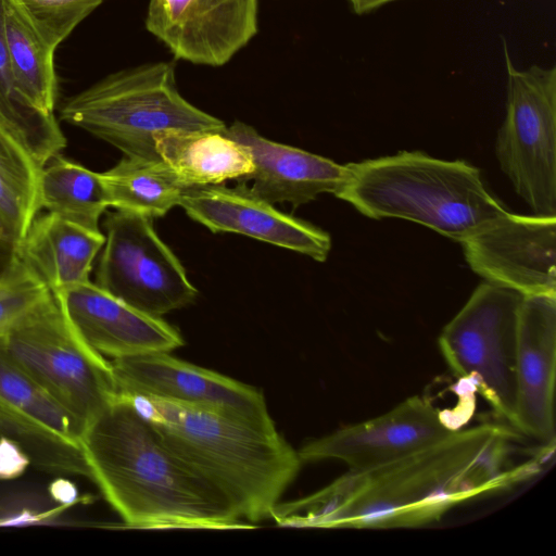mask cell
Segmentation results:
<instances>
[{
  "label": "cell",
  "mask_w": 556,
  "mask_h": 556,
  "mask_svg": "<svg viewBox=\"0 0 556 556\" xmlns=\"http://www.w3.org/2000/svg\"><path fill=\"white\" fill-rule=\"evenodd\" d=\"M514 433L494 424L455 429L384 465L349 470L318 492L277 504L271 518L293 527L388 530L439 521L450 509L518 484L539 462L511 466Z\"/></svg>",
  "instance_id": "cell-1"
},
{
  "label": "cell",
  "mask_w": 556,
  "mask_h": 556,
  "mask_svg": "<svg viewBox=\"0 0 556 556\" xmlns=\"http://www.w3.org/2000/svg\"><path fill=\"white\" fill-rule=\"evenodd\" d=\"M80 448L89 478L127 528H255L167 446L130 397L119 394L85 427Z\"/></svg>",
  "instance_id": "cell-2"
},
{
  "label": "cell",
  "mask_w": 556,
  "mask_h": 556,
  "mask_svg": "<svg viewBox=\"0 0 556 556\" xmlns=\"http://www.w3.org/2000/svg\"><path fill=\"white\" fill-rule=\"evenodd\" d=\"M132 400L167 446L212 482L251 525L271 517L303 464L275 426L202 407Z\"/></svg>",
  "instance_id": "cell-3"
},
{
  "label": "cell",
  "mask_w": 556,
  "mask_h": 556,
  "mask_svg": "<svg viewBox=\"0 0 556 556\" xmlns=\"http://www.w3.org/2000/svg\"><path fill=\"white\" fill-rule=\"evenodd\" d=\"M336 197L361 214L418 223L459 241L507 212L489 191L480 169L420 151L352 162Z\"/></svg>",
  "instance_id": "cell-4"
},
{
  "label": "cell",
  "mask_w": 556,
  "mask_h": 556,
  "mask_svg": "<svg viewBox=\"0 0 556 556\" xmlns=\"http://www.w3.org/2000/svg\"><path fill=\"white\" fill-rule=\"evenodd\" d=\"M62 121L121 150L126 156L161 159L154 137L168 129L225 132L226 124L179 92L174 64L159 61L114 72L68 98Z\"/></svg>",
  "instance_id": "cell-5"
},
{
  "label": "cell",
  "mask_w": 556,
  "mask_h": 556,
  "mask_svg": "<svg viewBox=\"0 0 556 556\" xmlns=\"http://www.w3.org/2000/svg\"><path fill=\"white\" fill-rule=\"evenodd\" d=\"M0 344L84 429L119 395L110 361L78 338L52 292Z\"/></svg>",
  "instance_id": "cell-6"
},
{
  "label": "cell",
  "mask_w": 556,
  "mask_h": 556,
  "mask_svg": "<svg viewBox=\"0 0 556 556\" xmlns=\"http://www.w3.org/2000/svg\"><path fill=\"white\" fill-rule=\"evenodd\" d=\"M525 295L484 281L442 329L438 345L459 379L473 384L496 415L514 426L516 352Z\"/></svg>",
  "instance_id": "cell-7"
},
{
  "label": "cell",
  "mask_w": 556,
  "mask_h": 556,
  "mask_svg": "<svg viewBox=\"0 0 556 556\" xmlns=\"http://www.w3.org/2000/svg\"><path fill=\"white\" fill-rule=\"evenodd\" d=\"M506 116L495 155L516 192L535 215L556 216V68L518 70L504 45Z\"/></svg>",
  "instance_id": "cell-8"
},
{
  "label": "cell",
  "mask_w": 556,
  "mask_h": 556,
  "mask_svg": "<svg viewBox=\"0 0 556 556\" xmlns=\"http://www.w3.org/2000/svg\"><path fill=\"white\" fill-rule=\"evenodd\" d=\"M152 220L122 210L106 215L94 283L137 311L162 317L191 304L198 290Z\"/></svg>",
  "instance_id": "cell-9"
},
{
  "label": "cell",
  "mask_w": 556,
  "mask_h": 556,
  "mask_svg": "<svg viewBox=\"0 0 556 556\" xmlns=\"http://www.w3.org/2000/svg\"><path fill=\"white\" fill-rule=\"evenodd\" d=\"M110 364L121 395L202 407L275 426L260 390L169 352L114 358Z\"/></svg>",
  "instance_id": "cell-10"
},
{
  "label": "cell",
  "mask_w": 556,
  "mask_h": 556,
  "mask_svg": "<svg viewBox=\"0 0 556 556\" xmlns=\"http://www.w3.org/2000/svg\"><path fill=\"white\" fill-rule=\"evenodd\" d=\"M556 216L508 211L458 242L469 267L485 281L525 296H556Z\"/></svg>",
  "instance_id": "cell-11"
},
{
  "label": "cell",
  "mask_w": 556,
  "mask_h": 556,
  "mask_svg": "<svg viewBox=\"0 0 556 556\" xmlns=\"http://www.w3.org/2000/svg\"><path fill=\"white\" fill-rule=\"evenodd\" d=\"M78 419L27 375L0 344V432L15 440L31 462L89 477Z\"/></svg>",
  "instance_id": "cell-12"
},
{
  "label": "cell",
  "mask_w": 556,
  "mask_h": 556,
  "mask_svg": "<svg viewBox=\"0 0 556 556\" xmlns=\"http://www.w3.org/2000/svg\"><path fill=\"white\" fill-rule=\"evenodd\" d=\"M454 430L430 400L413 395L381 415L309 441L298 454L302 463L333 459L349 470H366L409 455Z\"/></svg>",
  "instance_id": "cell-13"
},
{
  "label": "cell",
  "mask_w": 556,
  "mask_h": 556,
  "mask_svg": "<svg viewBox=\"0 0 556 556\" xmlns=\"http://www.w3.org/2000/svg\"><path fill=\"white\" fill-rule=\"evenodd\" d=\"M258 0H149L146 27L176 59L222 66L258 30Z\"/></svg>",
  "instance_id": "cell-14"
},
{
  "label": "cell",
  "mask_w": 556,
  "mask_h": 556,
  "mask_svg": "<svg viewBox=\"0 0 556 556\" xmlns=\"http://www.w3.org/2000/svg\"><path fill=\"white\" fill-rule=\"evenodd\" d=\"M179 206L213 232H235L268 242L315 261L325 262L331 249L329 233L277 210L251 191L245 182L192 186L185 190Z\"/></svg>",
  "instance_id": "cell-15"
},
{
  "label": "cell",
  "mask_w": 556,
  "mask_h": 556,
  "mask_svg": "<svg viewBox=\"0 0 556 556\" xmlns=\"http://www.w3.org/2000/svg\"><path fill=\"white\" fill-rule=\"evenodd\" d=\"M78 338L102 356L172 352L184 345L177 328L137 311L90 280L53 293Z\"/></svg>",
  "instance_id": "cell-16"
},
{
  "label": "cell",
  "mask_w": 556,
  "mask_h": 556,
  "mask_svg": "<svg viewBox=\"0 0 556 556\" xmlns=\"http://www.w3.org/2000/svg\"><path fill=\"white\" fill-rule=\"evenodd\" d=\"M556 296H525L516 352L514 428L542 443L555 441Z\"/></svg>",
  "instance_id": "cell-17"
},
{
  "label": "cell",
  "mask_w": 556,
  "mask_h": 556,
  "mask_svg": "<svg viewBox=\"0 0 556 556\" xmlns=\"http://www.w3.org/2000/svg\"><path fill=\"white\" fill-rule=\"evenodd\" d=\"M224 134L243 144L253 160V170L238 182L251 181V191L271 204L288 202L296 207L321 193L336 194L345 179V165L269 140L240 121Z\"/></svg>",
  "instance_id": "cell-18"
},
{
  "label": "cell",
  "mask_w": 556,
  "mask_h": 556,
  "mask_svg": "<svg viewBox=\"0 0 556 556\" xmlns=\"http://www.w3.org/2000/svg\"><path fill=\"white\" fill-rule=\"evenodd\" d=\"M105 236L48 213L35 217L18 245V258L52 292L89 281Z\"/></svg>",
  "instance_id": "cell-19"
},
{
  "label": "cell",
  "mask_w": 556,
  "mask_h": 556,
  "mask_svg": "<svg viewBox=\"0 0 556 556\" xmlns=\"http://www.w3.org/2000/svg\"><path fill=\"white\" fill-rule=\"evenodd\" d=\"M159 156L187 186L241 180L253 170L249 150L224 132L168 129L154 137Z\"/></svg>",
  "instance_id": "cell-20"
},
{
  "label": "cell",
  "mask_w": 556,
  "mask_h": 556,
  "mask_svg": "<svg viewBox=\"0 0 556 556\" xmlns=\"http://www.w3.org/2000/svg\"><path fill=\"white\" fill-rule=\"evenodd\" d=\"M10 65L20 92L40 111L53 114L58 83L52 48L38 33L18 0H3Z\"/></svg>",
  "instance_id": "cell-21"
},
{
  "label": "cell",
  "mask_w": 556,
  "mask_h": 556,
  "mask_svg": "<svg viewBox=\"0 0 556 556\" xmlns=\"http://www.w3.org/2000/svg\"><path fill=\"white\" fill-rule=\"evenodd\" d=\"M100 176L110 206L152 219L179 205L185 190L189 188L162 159L125 155Z\"/></svg>",
  "instance_id": "cell-22"
},
{
  "label": "cell",
  "mask_w": 556,
  "mask_h": 556,
  "mask_svg": "<svg viewBox=\"0 0 556 556\" xmlns=\"http://www.w3.org/2000/svg\"><path fill=\"white\" fill-rule=\"evenodd\" d=\"M39 204L66 222L100 231L99 220L110 200L100 173L58 154L41 167Z\"/></svg>",
  "instance_id": "cell-23"
},
{
  "label": "cell",
  "mask_w": 556,
  "mask_h": 556,
  "mask_svg": "<svg viewBox=\"0 0 556 556\" xmlns=\"http://www.w3.org/2000/svg\"><path fill=\"white\" fill-rule=\"evenodd\" d=\"M0 127L41 167L66 146L54 114L35 108L15 85L4 33L3 0H0Z\"/></svg>",
  "instance_id": "cell-24"
},
{
  "label": "cell",
  "mask_w": 556,
  "mask_h": 556,
  "mask_svg": "<svg viewBox=\"0 0 556 556\" xmlns=\"http://www.w3.org/2000/svg\"><path fill=\"white\" fill-rule=\"evenodd\" d=\"M41 166L0 127V227L18 245L35 219Z\"/></svg>",
  "instance_id": "cell-25"
},
{
  "label": "cell",
  "mask_w": 556,
  "mask_h": 556,
  "mask_svg": "<svg viewBox=\"0 0 556 556\" xmlns=\"http://www.w3.org/2000/svg\"><path fill=\"white\" fill-rule=\"evenodd\" d=\"M50 294L47 286L17 258L13 267L0 278V338Z\"/></svg>",
  "instance_id": "cell-26"
},
{
  "label": "cell",
  "mask_w": 556,
  "mask_h": 556,
  "mask_svg": "<svg viewBox=\"0 0 556 556\" xmlns=\"http://www.w3.org/2000/svg\"><path fill=\"white\" fill-rule=\"evenodd\" d=\"M18 2L38 33L55 49L102 3V0H18Z\"/></svg>",
  "instance_id": "cell-27"
},
{
  "label": "cell",
  "mask_w": 556,
  "mask_h": 556,
  "mask_svg": "<svg viewBox=\"0 0 556 556\" xmlns=\"http://www.w3.org/2000/svg\"><path fill=\"white\" fill-rule=\"evenodd\" d=\"M30 463V457L15 440L0 435V480L18 478Z\"/></svg>",
  "instance_id": "cell-28"
},
{
  "label": "cell",
  "mask_w": 556,
  "mask_h": 556,
  "mask_svg": "<svg viewBox=\"0 0 556 556\" xmlns=\"http://www.w3.org/2000/svg\"><path fill=\"white\" fill-rule=\"evenodd\" d=\"M18 258V243L0 227V278L3 277Z\"/></svg>",
  "instance_id": "cell-29"
},
{
  "label": "cell",
  "mask_w": 556,
  "mask_h": 556,
  "mask_svg": "<svg viewBox=\"0 0 556 556\" xmlns=\"http://www.w3.org/2000/svg\"><path fill=\"white\" fill-rule=\"evenodd\" d=\"M49 493L55 502L66 507L79 501L77 488L66 479L53 481L49 486Z\"/></svg>",
  "instance_id": "cell-30"
},
{
  "label": "cell",
  "mask_w": 556,
  "mask_h": 556,
  "mask_svg": "<svg viewBox=\"0 0 556 556\" xmlns=\"http://www.w3.org/2000/svg\"><path fill=\"white\" fill-rule=\"evenodd\" d=\"M357 14H365L396 0H348Z\"/></svg>",
  "instance_id": "cell-31"
},
{
  "label": "cell",
  "mask_w": 556,
  "mask_h": 556,
  "mask_svg": "<svg viewBox=\"0 0 556 556\" xmlns=\"http://www.w3.org/2000/svg\"><path fill=\"white\" fill-rule=\"evenodd\" d=\"M0 435H2V433L0 432Z\"/></svg>",
  "instance_id": "cell-32"
}]
</instances>
